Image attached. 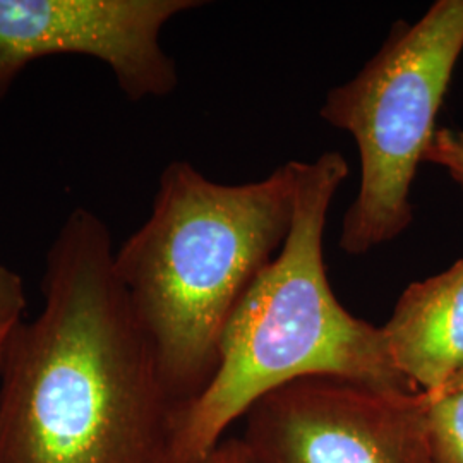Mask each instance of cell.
Wrapping results in <instances>:
<instances>
[{
	"label": "cell",
	"instance_id": "obj_14",
	"mask_svg": "<svg viewBox=\"0 0 463 463\" xmlns=\"http://www.w3.org/2000/svg\"><path fill=\"white\" fill-rule=\"evenodd\" d=\"M424 463H430V457H428V458H426V462H424Z\"/></svg>",
	"mask_w": 463,
	"mask_h": 463
},
{
	"label": "cell",
	"instance_id": "obj_8",
	"mask_svg": "<svg viewBox=\"0 0 463 463\" xmlns=\"http://www.w3.org/2000/svg\"><path fill=\"white\" fill-rule=\"evenodd\" d=\"M430 393V392H428ZM428 457L430 463H463V388L430 393Z\"/></svg>",
	"mask_w": 463,
	"mask_h": 463
},
{
	"label": "cell",
	"instance_id": "obj_10",
	"mask_svg": "<svg viewBox=\"0 0 463 463\" xmlns=\"http://www.w3.org/2000/svg\"><path fill=\"white\" fill-rule=\"evenodd\" d=\"M26 306L28 298L21 275L0 263V336H7L23 321Z\"/></svg>",
	"mask_w": 463,
	"mask_h": 463
},
{
	"label": "cell",
	"instance_id": "obj_7",
	"mask_svg": "<svg viewBox=\"0 0 463 463\" xmlns=\"http://www.w3.org/2000/svg\"><path fill=\"white\" fill-rule=\"evenodd\" d=\"M392 361L422 392H438L463 371V260L411 283L381 326Z\"/></svg>",
	"mask_w": 463,
	"mask_h": 463
},
{
	"label": "cell",
	"instance_id": "obj_5",
	"mask_svg": "<svg viewBox=\"0 0 463 463\" xmlns=\"http://www.w3.org/2000/svg\"><path fill=\"white\" fill-rule=\"evenodd\" d=\"M430 402L422 390L309 376L260 398L241 438L256 463H424Z\"/></svg>",
	"mask_w": 463,
	"mask_h": 463
},
{
	"label": "cell",
	"instance_id": "obj_9",
	"mask_svg": "<svg viewBox=\"0 0 463 463\" xmlns=\"http://www.w3.org/2000/svg\"><path fill=\"white\" fill-rule=\"evenodd\" d=\"M424 162L445 168L463 191V129H436Z\"/></svg>",
	"mask_w": 463,
	"mask_h": 463
},
{
	"label": "cell",
	"instance_id": "obj_13",
	"mask_svg": "<svg viewBox=\"0 0 463 463\" xmlns=\"http://www.w3.org/2000/svg\"><path fill=\"white\" fill-rule=\"evenodd\" d=\"M7 336H0V355H2V347H4V342H5Z\"/></svg>",
	"mask_w": 463,
	"mask_h": 463
},
{
	"label": "cell",
	"instance_id": "obj_11",
	"mask_svg": "<svg viewBox=\"0 0 463 463\" xmlns=\"http://www.w3.org/2000/svg\"><path fill=\"white\" fill-rule=\"evenodd\" d=\"M199 463H256L242 438H225Z\"/></svg>",
	"mask_w": 463,
	"mask_h": 463
},
{
	"label": "cell",
	"instance_id": "obj_3",
	"mask_svg": "<svg viewBox=\"0 0 463 463\" xmlns=\"http://www.w3.org/2000/svg\"><path fill=\"white\" fill-rule=\"evenodd\" d=\"M347 175L338 151L298 160L290 232L233 309L215 376L179 409L172 463L201 462L260 398L292 381L335 376L419 390L393 364L383 328L350 315L331 290L323 237Z\"/></svg>",
	"mask_w": 463,
	"mask_h": 463
},
{
	"label": "cell",
	"instance_id": "obj_1",
	"mask_svg": "<svg viewBox=\"0 0 463 463\" xmlns=\"http://www.w3.org/2000/svg\"><path fill=\"white\" fill-rule=\"evenodd\" d=\"M110 229L72 210L43 309L0 355V463H172L179 403L116 271Z\"/></svg>",
	"mask_w": 463,
	"mask_h": 463
},
{
	"label": "cell",
	"instance_id": "obj_6",
	"mask_svg": "<svg viewBox=\"0 0 463 463\" xmlns=\"http://www.w3.org/2000/svg\"><path fill=\"white\" fill-rule=\"evenodd\" d=\"M198 0H0V103L19 74L50 55H86L110 67L131 101L162 99L179 84L160 33Z\"/></svg>",
	"mask_w": 463,
	"mask_h": 463
},
{
	"label": "cell",
	"instance_id": "obj_2",
	"mask_svg": "<svg viewBox=\"0 0 463 463\" xmlns=\"http://www.w3.org/2000/svg\"><path fill=\"white\" fill-rule=\"evenodd\" d=\"M296 177L298 160L239 185L175 160L160 175L148 220L116 250L117 275L179 407L215 376L233 309L283 246Z\"/></svg>",
	"mask_w": 463,
	"mask_h": 463
},
{
	"label": "cell",
	"instance_id": "obj_12",
	"mask_svg": "<svg viewBox=\"0 0 463 463\" xmlns=\"http://www.w3.org/2000/svg\"><path fill=\"white\" fill-rule=\"evenodd\" d=\"M458 388H463V371L462 373H458L453 380L447 383L441 390H438V392H448V390H458ZM430 393H436V392H430Z\"/></svg>",
	"mask_w": 463,
	"mask_h": 463
},
{
	"label": "cell",
	"instance_id": "obj_4",
	"mask_svg": "<svg viewBox=\"0 0 463 463\" xmlns=\"http://www.w3.org/2000/svg\"><path fill=\"white\" fill-rule=\"evenodd\" d=\"M462 52L463 0H438L414 24L397 21L363 71L328 91L319 116L347 131L361 155V187L340 233L347 254H367L411 227L415 174Z\"/></svg>",
	"mask_w": 463,
	"mask_h": 463
}]
</instances>
